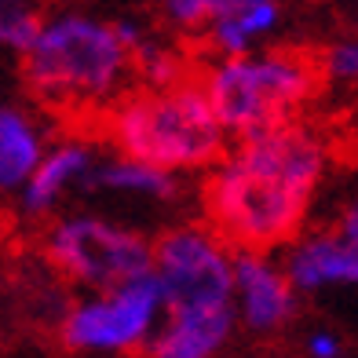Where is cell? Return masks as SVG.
<instances>
[{"label": "cell", "instance_id": "cell-7", "mask_svg": "<svg viewBox=\"0 0 358 358\" xmlns=\"http://www.w3.org/2000/svg\"><path fill=\"white\" fill-rule=\"evenodd\" d=\"M154 278L165 307L234 303V249L205 220L172 223L154 238Z\"/></svg>", "mask_w": 358, "mask_h": 358}, {"label": "cell", "instance_id": "cell-17", "mask_svg": "<svg viewBox=\"0 0 358 358\" xmlns=\"http://www.w3.org/2000/svg\"><path fill=\"white\" fill-rule=\"evenodd\" d=\"M154 8L161 15L172 34H205L208 22H213V11H216V0H154Z\"/></svg>", "mask_w": 358, "mask_h": 358}, {"label": "cell", "instance_id": "cell-5", "mask_svg": "<svg viewBox=\"0 0 358 358\" xmlns=\"http://www.w3.org/2000/svg\"><path fill=\"white\" fill-rule=\"evenodd\" d=\"M41 256L80 292L113 289L154 274V238L95 208H66L41 227Z\"/></svg>", "mask_w": 358, "mask_h": 358}, {"label": "cell", "instance_id": "cell-15", "mask_svg": "<svg viewBox=\"0 0 358 358\" xmlns=\"http://www.w3.org/2000/svg\"><path fill=\"white\" fill-rule=\"evenodd\" d=\"M48 22L44 0H0V55L26 59Z\"/></svg>", "mask_w": 358, "mask_h": 358}, {"label": "cell", "instance_id": "cell-18", "mask_svg": "<svg viewBox=\"0 0 358 358\" xmlns=\"http://www.w3.org/2000/svg\"><path fill=\"white\" fill-rule=\"evenodd\" d=\"M303 358H344V336L329 325H315L300 336Z\"/></svg>", "mask_w": 358, "mask_h": 358}, {"label": "cell", "instance_id": "cell-3", "mask_svg": "<svg viewBox=\"0 0 358 358\" xmlns=\"http://www.w3.org/2000/svg\"><path fill=\"white\" fill-rule=\"evenodd\" d=\"M103 139L113 154L176 176L208 172L231 146L205 85L190 77L165 88L136 85L103 113Z\"/></svg>", "mask_w": 358, "mask_h": 358}, {"label": "cell", "instance_id": "cell-6", "mask_svg": "<svg viewBox=\"0 0 358 358\" xmlns=\"http://www.w3.org/2000/svg\"><path fill=\"white\" fill-rule=\"evenodd\" d=\"M165 318V292L146 278L80 292L59 315V344L73 355H146Z\"/></svg>", "mask_w": 358, "mask_h": 358}, {"label": "cell", "instance_id": "cell-2", "mask_svg": "<svg viewBox=\"0 0 358 358\" xmlns=\"http://www.w3.org/2000/svg\"><path fill=\"white\" fill-rule=\"evenodd\" d=\"M22 85L52 110L106 113L132 92L136 55L124 44L117 19L80 8L52 11L41 37L19 62Z\"/></svg>", "mask_w": 358, "mask_h": 358}, {"label": "cell", "instance_id": "cell-11", "mask_svg": "<svg viewBox=\"0 0 358 358\" xmlns=\"http://www.w3.org/2000/svg\"><path fill=\"white\" fill-rule=\"evenodd\" d=\"M234 303L165 307V318L146 348V358H223L234 344Z\"/></svg>", "mask_w": 358, "mask_h": 358}, {"label": "cell", "instance_id": "cell-10", "mask_svg": "<svg viewBox=\"0 0 358 358\" xmlns=\"http://www.w3.org/2000/svg\"><path fill=\"white\" fill-rule=\"evenodd\" d=\"M289 282L300 296H325L336 289L358 292V249L348 245L333 227H311L282 252Z\"/></svg>", "mask_w": 358, "mask_h": 358}, {"label": "cell", "instance_id": "cell-19", "mask_svg": "<svg viewBox=\"0 0 358 358\" xmlns=\"http://www.w3.org/2000/svg\"><path fill=\"white\" fill-rule=\"evenodd\" d=\"M333 231L348 241V245H355L358 249V187H351L348 190V198L340 201V208H336V216H333Z\"/></svg>", "mask_w": 358, "mask_h": 358}, {"label": "cell", "instance_id": "cell-8", "mask_svg": "<svg viewBox=\"0 0 358 358\" xmlns=\"http://www.w3.org/2000/svg\"><path fill=\"white\" fill-rule=\"evenodd\" d=\"M103 161L99 143L88 136H55L34 179L15 198V213L26 223H48L62 216L73 198H88V183Z\"/></svg>", "mask_w": 358, "mask_h": 358}, {"label": "cell", "instance_id": "cell-1", "mask_svg": "<svg viewBox=\"0 0 358 358\" xmlns=\"http://www.w3.org/2000/svg\"><path fill=\"white\" fill-rule=\"evenodd\" d=\"M325 169L322 136L296 121L234 139L205 172V223L234 252H285L307 231Z\"/></svg>", "mask_w": 358, "mask_h": 358}, {"label": "cell", "instance_id": "cell-13", "mask_svg": "<svg viewBox=\"0 0 358 358\" xmlns=\"http://www.w3.org/2000/svg\"><path fill=\"white\" fill-rule=\"evenodd\" d=\"M88 198L172 208L183 201V176L146 165V161H136V157H124V154H103L99 169H95L88 183Z\"/></svg>", "mask_w": 358, "mask_h": 358}, {"label": "cell", "instance_id": "cell-14", "mask_svg": "<svg viewBox=\"0 0 358 358\" xmlns=\"http://www.w3.org/2000/svg\"><path fill=\"white\" fill-rule=\"evenodd\" d=\"M282 15H285V4H259V8L213 15L205 41L216 55H245V52H256V48H271V41L282 29Z\"/></svg>", "mask_w": 358, "mask_h": 358}, {"label": "cell", "instance_id": "cell-4", "mask_svg": "<svg viewBox=\"0 0 358 358\" xmlns=\"http://www.w3.org/2000/svg\"><path fill=\"white\" fill-rule=\"evenodd\" d=\"M231 139L292 124L296 113L315 99L322 70L296 48H256L245 55H216L201 73Z\"/></svg>", "mask_w": 358, "mask_h": 358}, {"label": "cell", "instance_id": "cell-16", "mask_svg": "<svg viewBox=\"0 0 358 358\" xmlns=\"http://www.w3.org/2000/svg\"><path fill=\"white\" fill-rule=\"evenodd\" d=\"M322 80L333 88H358V34H344L318 55Z\"/></svg>", "mask_w": 358, "mask_h": 358}, {"label": "cell", "instance_id": "cell-12", "mask_svg": "<svg viewBox=\"0 0 358 358\" xmlns=\"http://www.w3.org/2000/svg\"><path fill=\"white\" fill-rule=\"evenodd\" d=\"M44 117L19 99H0V201H15L52 146Z\"/></svg>", "mask_w": 358, "mask_h": 358}, {"label": "cell", "instance_id": "cell-9", "mask_svg": "<svg viewBox=\"0 0 358 358\" xmlns=\"http://www.w3.org/2000/svg\"><path fill=\"white\" fill-rule=\"evenodd\" d=\"M300 300L282 252H234V315L241 333L256 340L285 333L296 322Z\"/></svg>", "mask_w": 358, "mask_h": 358}, {"label": "cell", "instance_id": "cell-20", "mask_svg": "<svg viewBox=\"0 0 358 358\" xmlns=\"http://www.w3.org/2000/svg\"><path fill=\"white\" fill-rule=\"evenodd\" d=\"M259 4H285V0H216V11L213 15L241 11V8H259Z\"/></svg>", "mask_w": 358, "mask_h": 358}]
</instances>
